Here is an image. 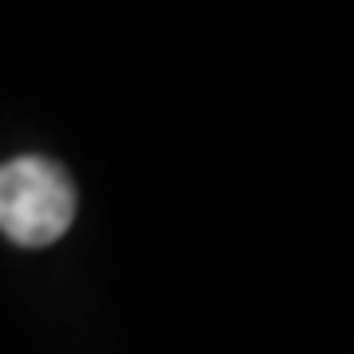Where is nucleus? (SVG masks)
Listing matches in <instances>:
<instances>
[{"mask_svg":"<svg viewBox=\"0 0 354 354\" xmlns=\"http://www.w3.org/2000/svg\"><path fill=\"white\" fill-rule=\"evenodd\" d=\"M75 221V185L64 165L24 153L0 165V232L12 244L44 248Z\"/></svg>","mask_w":354,"mask_h":354,"instance_id":"nucleus-1","label":"nucleus"}]
</instances>
